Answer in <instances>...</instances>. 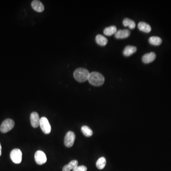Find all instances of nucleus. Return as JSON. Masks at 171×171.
<instances>
[{
    "instance_id": "obj_1",
    "label": "nucleus",
    "mask_w": 171,
    "mask_h": 171,
    "mask_svg": "<svg viewBox=\"0 0 171 171\" xmlns=\"http://www.w3.org/2000/svg\"><path fill=\"white\" fill-rule=\"evenodd\" d=\"M88 80L90 84L94 86H100L104 83L105 77L99 72H92L90 73Z\"/></svg>"
},
{
    "instance_id": "obj_2",
    "label": "nucleus",
    "mask_w": 171,
    "mask_h": 171,
    "mask_svg": "<svg viewBox=\"0 0 171 171\" xmlns=\"http://www.w3.org/2000/svg\"><path fill=\"white\" fill-rule=\"evenodd\" d=\"M88 70L85 68H78L74 72V77L76 80L80 82H84L88 80L90 75Z\"/></svg>"
},
{
    "instance_id": "obj_3",
    "label": "nucleus",
    "mask_w": 171,
    "mask_h": 171,
    "mask_svg": "<svg viewBox=\"0 0 171 171\" xmlns=\"http://www.w3.org/2000/svg\"><path fill=\"white\" fill-rule=\"evenodd\" d=\"M15 125L14 121L11 119H6L2 122L0 126V131L2 133H6L12 129Z\"/></svg>"
},
{
    "instance_id": "obj_4",
    "label": "nucleus",
    "mask_w": 171,
    "mask_h": 171,
    "mask_svg": "<svg viewBox=\"0 0 171 171\" xmlns=\"http://www.w3.org/2000/svg\"><path fill=\"white\" fill-rule=\"evenodd\" d=\"M39 125L42 131L44 133H45V134H49L51 132V126L48 119L45 117H42L40 119Z\"/></svg>"
},
{
    "instance_id": "obj_5",
    "label": "nucleus",
    "mask_w": 171,
    "mask_h": 171,
    "mask_svg": "<svg viewBox=\"0 0 171 171\" xmlns=\"http://www.w3.org/2000/svg\"><path fill=\"white\" fill-rule=\"evenodd\" d=\"M10 157L15 163H20L22 160V151L19 149H14L11 151Z\"/></svg>"
},
{
    "instance_id": "obj_6",
    "label": "nucleus",
    "mask_w": 171,
    "mask_h": 171,
    "mask_svg": "<svg viewBox=\"0 0 171 171\" xmlns=\"http://www.w3.org/2000/svg\"><path fill=\"white\" fill-rule=\"evenodd\" d=\"M76 135L72 131H69L66 135L64 139V144L67 147H72L75 140Z\"/></svg>"
},
{
    "instance_id": "obj_7",
    "label": "nucleus",
    "mask_w": 171,
    "mask_h": 171,
    "mask_svg": "<svg viewBox=\"0 0 171 171\" xmlns=\"http://www.w3.org/2000/svg\"><path fill=\"white\" fill-rule=\"evenodd\" d=\"M34 157L36 163L39 165H43L47 161L46 155L42 151H37L35 153Z\"/></svg>"
},
{
    "instance_id": "obj_8",
    "label": "nucleus",
    "mask_w": 171,
    "mask_h": 171,
    "mask_svg": "<svg viewBox=\"0 0 171 171\" xmlns=\"http://www.w3.org/2000/svg\"><path fill=\"white\" fill-rule=\"evenodd\" d=\"M31 124L33 128H37L39 125L40 119L38 114L36 112L32 113L30 117Z\"/></svg>"
},
{
    "instance_id": "obj_9",
    "label": "nucleus",
    "mask_w": 171,
    "mask_h": 171,
    "mask_svg": "<svg viewBox=\"0 0 171 171\" xmlns=\"http://www.w3.org/2000/svg\"><path fill=\"white\" fill-rule=\"evenodd\" d=\"M130 35V32L128 29H119L115 34V37L117 39H125L128 37Z\"/></svg>"
},
{
    "instance_id": "obj_10",
    "label": "nucleus",
    "mask_w": 171,
    "mask_h": 171,
    "mask_svg": "<svg viewBox=\"0 0 171 171\" xmlns=\"http://www.w3.org/2000/svg\"><path fill=\"white\" fill-rule=\"evenodd\" d=\"M32 6L33 9L37 12H43L44 10V6L42 2L37 0L33 1L32 2Z\"/></svg>"
},
{
    "instance_id": "obj_11",
    "label": "nucleus",
    "mask_w": 171,
    "mask_h": 171,
    "mask_svg": "<svg viewBox=\"0 0 171 171\" xmlns=\"http://www.w3.org/2000/svg\"><path fill=\"white\" fill-rule=\"evenodd\" d=\"M156 58V54L155 53L151 52L149 53L145 54L142 57V61L144 63H151L153 62Z\"/></svg>"
},
{
    "instance_id": "obj_12",
    "label": "nucleus",
    "mask_w": 171,
    "mask_h": 171,
    "mask_svg": "<svg viewBox=\"0 0 171 171\" xmlns=\"http://www.w3.org/2000/svg\"><path fill=\"white\" fill-rule=\"evenodd\" d=\"M138 27L141 31L144 32L149 33L151 31L150 25L145 22H140L138 25Z\"/></svg>"
},
{
    "instance_id": "obj_13",
    "label": "nucleus",
    "mask_w": 171,
    "mask_h": 171,
    "mask_svg": "<svg viewBox=\"0 0 171 171\" xmlns=\"http://www.w3.org/2000/svg\"><path fill=\"white\" fill-rule=\"evenodd\" d=\"M137 51V48L135 46H127L125 48L123 54L126 57L132 55Z\"/></svg>"
},
{
    "instance_id": "obj_14",
    "label": "nucleus",
    "mask_w": 171,
    "mask_h": 171,
    "mask_svg": "<svg viewBox=\"0 0 171 171\" xmlns=\"http://www.w3.org/2000/svg\"><path fill=\"white\" fill-rule=\"evenodd\" d=\"M78 166V161L76 160L71 161L68 165H65L63 167V171H70L74 170Z\"/></svg>"
},
{
    "instance_id": "obj_15",
    "label": "nucleus",
    "mask_w": 171,
    "mask_h": 171,
    "mask_svg": "<svg viewBox=\"0 0 171 171\" xmlns=\"http://www.w3.org/2000/svg\"><path fill=\"white\" fill-rule=\"evenodd\" d=\"M96 41L100 46H105L108 43V39L103 35L98 34L96 37Z\"/></svg>"
},
{
    "instance_id": "obj_16",
    "label": "nucleus",
    "mask_w": 171,
    "mask_h": 171,
    "mask_svg": "<svg viewBox=\"0 0 171 171\" xmlns=\"http://www.w3.org/2000/svg\"><path fill=\"white\" fill-rule=\"evenodd\" d=\"M117 32V29L115 26H111L106 28L104 30V33L107 36H111L115 34Z\"/></svg>"
},
{
    "instance_id": "obj_17",
    "label": "nucleus",
    "mask_w": 171,
    "mask_h": 171,
    "mask_svg": "<svg viewBox=\"0 0 171 171\" xmlns=\"http://www.w3.org/2000/svg\"><path fill=\"white\" fill-rule=\"evenodd\" d=\"M149 42L152 45L158 46L160 45L162 43L161 39L157 36H152L149 39Z\"/></svg>"
},
{
    "instance_id": "obj_18",
    "label": "nucleus",
    "mask_w": 171,
    "mask_h": 171,
    "mask_svg": "<svg viewBox=\"0 0 171 171\" xmlns=\"http://www.w3.org/2000/svg\"><path fill=\"white\" fill-rule=\"evenodd\" d=\"M106 165V159L105 157H100L96 162V166L99 170H102L105 168Z\"/></svg>"
},
{
    "instance_id": "obj_19",
    "label": "nucleus",
    "mask_w": 171,
    "mask_h": 171,
    "mask_svg": "<svg viewBox=\"0 0 171 171\" xmlns=\"http://www.w3.org/2000/svg\"><path fill=\"white\" fill-rule=\"evenodd\" d=\"M123 24L124 26H128L131 29H134L135 27V22L128 18L125 19Z\"/></svg>"
},
{
    "instance_id": "obj_20",
    "label": "nucleus",
    "mask_w": 171,
    "mask_h": 171,
    "mask_svg": "<svg viewBox=\"0 0 171 171\" xmlns=\"http://www.w3.org/2000/svg\"><path fill=\"white\" fill-rule=\"evenodd\" d=\"M81 131L84 135L87 137H90L93 135V131L88 126L84 125L82 126Z\"/></svg>"
},
{
    "instance_id": "obj_21",
    "label": "nucleus",
    "mask_w": 171,
    "mask_h": 171,
    "mask_svg": "<svg viewBox=\"0 0 171 171\" xmlns=\"http://www.w3.org/2000/svg\"><path fill=\"white\" fill-rule=\"evenodd\" d=\"M87 168L84 166H77L76 168H75L73 171H87Z\"/></svg>"
},
{
    "instance_id": "obj_22",
    "label": "nucleus",
    "mask_w": 171,
    "mask_h": 171,
    "mask_svg": "<svg viewBox=\"0 0 171 171\" xmlns=\"http://www.w3.org/2000/svg\"><path fill=\"white\" fill-rule=\"evenodd\" d=\"M2 155V146L1 145V143H0V156Z\"/></svg>"
}]
</instances>
